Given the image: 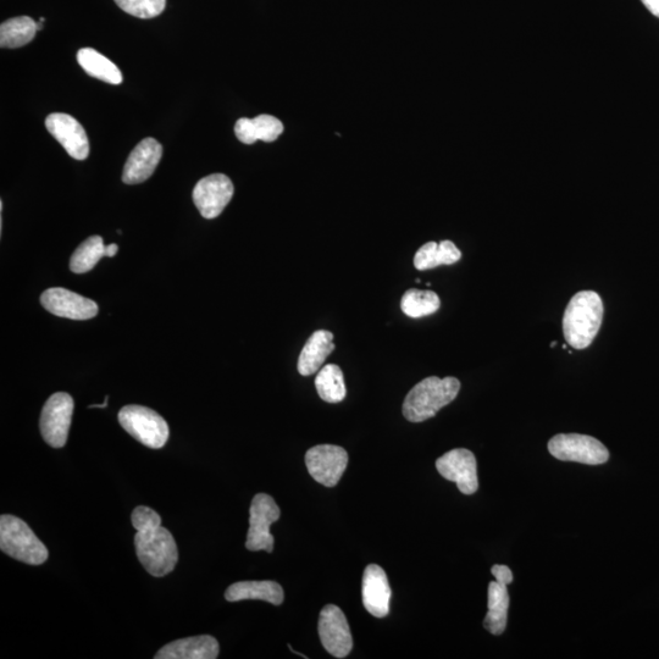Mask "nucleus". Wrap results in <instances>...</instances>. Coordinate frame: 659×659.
I'll use <instances>...</instances> for the list:
<instances>
[{
	"label": "nucleus",
	"instance_id": "f257e3e1",
	"mask_svg": "<svg viewBox=\"0 0 659 659\" xmlns=\"http://www.w3.org/2000/svg\"><path fill=\"white\" fill-rule=\"evenodd\" d=\"M131 522L137 533L135 547L138 561L155 578L170 574L179 561L174 536L162 526V517L152 508L140 506L132 512Z\"/></svg>",
	"mask_w": 659,
	"mask_h": 659
},
{
	"label": "nucleus",
	"instance_id": "f03ea898",
	"mask_svg": "<svg viewBox=\"0 0 659 659\" xmlns=\"http://www.w3.org/2000/svg\"><path fill=\"white\" fill-rule=\"evenodd\" d=\"M603 302L595 291H581L568 304L563 318V334L569 346L585 350L601 329Z\"/></svg>",
	"mask_w": 659,
	"mask_h": 659
},
{
	"label": "nucleus",
	"instance_id": "7ed1b4c3",
	"mask_svg": "<svg viewBox=\"0 0 659 659\" xmlns=\"http://www.w3.org/2000/svg\"><path fill=\"white\" fill-rule=\"evenodd\" d=\"M461 382L448 376L440 379L430 376L409 391L403 403L404 418L412 423H422L435 417L443 407L456 400Z\"/></svg>",
	"mask_w": 659,
	"mask_h": 659
},
{
	"label": "nucleus",
	"instance_id": "20e7f679",
	"mask_svg": "<svg viewBox=\"0 0 659 659\" xmlns=\"http://www.w3.org/2000/svg\"><path fill=\"white\" fill-rule=\"evenodd\" d=\"M0 550L5 555L30 566H41L49 553L29 525L15 515L0 518Z\"/></svg>",
	"mask_w": 659,
	"mask_h": 659
},
{
	"label": "nucleus",
	"instance_id": "39448f33",
	"mask_svg": "<svg viewBox=\"0 0 659 659\" xmlns=\"http://www.w3.org/2000/svg\"><path fill=\"white\" fill-rule=\"evenodd\" d=\"M119 423L134 439L153 450L169 440V425L162 415L143 406H126L119 413Z\"/></svg>",
	"mask_w": 659,
	"mask_h": 659
},
{
	"label": "nucleus",
	"instance_id": "423d86ee",
	"mask_svg": "<svg viewBox=\"0 0 659 659\" xmlns=\"http://www.w3.org/2000/svg\"><path fill=\"white\" fill-rule=\"evenodd\" d=\"M548 451L563 462L600 465L608 462L609 452L595 437L580 434H559L548 442Z\"/></svg>",
	"mask_w": 659,
	"mask_h": 659
},
{
	"label": "nucleus",
	"instance_id": "0eeeda50",
	"mask_svg": "<svg viewBox=\"0 0 659 659\" xmlns=\"http://www.w3.org/2000/svg\"><path fill=\"white\" fill-rule=\"evenodd\" d=\"M281 511L274 498L267 494L254 496L249 509V530L246 548L249 551H274V537L270 526L280 519Z\"/></svg>",
	"mask_w": 659,
	"mask_h": 659
},
{
	"label": "nucleus",
	"instance_id": "6e6552de",
	"mask_svg": "<svg viewBox=\"0 0 659 659\" xmlns=\"http://www.w3.org/2000/svg\"><path fill=\"white\" fill-rule=\"evenodd\" d=\"M74 414V400L69 393L58 392L49 397L41 414V434L43 440L53 448H62L68 441L71 420Z\"/></svg>",
	"mask_w": 659,
	"mask_h": 659
},
{
	"label": "nucleus",
	"instance_id": "1a4fd4ad",
	"mask_svg": "<svg viewBox=\"0 0 659 659\" xmlns=\"http://www.w3.org/2000/svg\"><path fill=\"white\" fill-rule=\"evenodd\" d=\"M306 465L312 478L326 487L340 483L348 465L345 448L335 445H319L310 448L306 454Z\"/></svg>",
	"mask_w": 659,
	"mask_h": 659
},
{
	"label": "nucleus",
	"instance_id": "9d476101",
	"mask_svg": "<svg viewBox=\"0 0 659 659\" xmlns=\"http://www.w3.org/2000/svg\"><path fill=\"white\" fill-rule=\"evenodd\" d=\"M318 630L321 644L331 656L346 658L350 655L353 639L350 625L341 608L328 605L321 609Z\"/></svg>",
	"mask_w": 659,
	"mask_h": 659
},
{
	"label": "nucleus",
	"instance_id": "9b49d317",
	"mask_svg": "<svg viewBox=\"0 0 659 659\" xmlns=\"http://www.w3.org/2000/svg\"><path fill=\"white\" fill-rule=\"evenodd\" d=\"M436 469L443 478L453 481L464 495H473L479 489L478 464L473 452L456 448L436 461Z\"/></svg>",
	"mask_w": 659,
	"mask_h": 659
},
{
	"label": "nucleus",
	"instance_id": "f8f14e48",
	"mask_svg": "<svg viewBox=\"0 0 659 659\" xmlns=\"http://www.w3.org/2000/svg\"><path fill=\"white\" fill-rule=\"evenodd\" d=\"M234 185L224 174L204 177L193 190V202L203 218L215 219L224 212L234 196Z\"/></svg>",
	"mask_w": 659,
	"mask_h": 659
},
{
	"label": "nucleus",
	"instance_id": "ddd939ff",
	"mask_svg": "<svg viewBox=\"0 0 659 659\" xmlns=\"http://www.w3.org/2000/svg\"><path fill=\"white\" fill-rule=\"evenodd\" d=\"M41 303L49 313L71 320H88L98 314L97 303L65 289H49L41 296Z\"/></svg>",
	"mask_w": 659,
	"mask_h": 659
},
{
	"label": "nucleus",
	"instance_id": "4468645a",
	"mask_svg": "<svg viewBox=\"0 0 659 659\" xmlns=\"http://www.w3.org/2000/svg\"><path fill=\"white\" fill-rule=\"evenodd\" d=\"M46 127L55 140L76 160H85L90 154V141L85 129L73 116L53 113L46 119Z\"/></svg>",
	"mask_w": 659,
	"mask_h": 659
},
{
	"label": "nucleus",
	"instance_id": "2eb2a0df",
	"mask_svg": "<svg viewBox=\"0 0 659 659\" xmlns=\"http://www.w3.org/2000/svg\"><path fill=\"white\" fill-rule=\"evenodd\" d=\"M162 157L163 147L154 138H146L138 143L125 164L123 173L125 184L138 185L147 181L154 174Z\"/></svg>",
	"mask_w": 659,
	"mask_h": 659
},
{
	"label": "nucleus",
	"instance_id": "dca6fc26",
	"mask_svg": "<svg viewBox=\"0 0 659 659\" xmlns=\"http://www.w3.org/2000/svg\"><path fill=\"white\" fill-rule=\"evenodd\" d=\"M391 587L385 570L378 564H370L364 570L362 597L365 609L376 618L390 613Z\"/></svg>",
	"mask_w": 659,
	"mask_h": 659
},
{
	"label": "nucleus",
	"instance_id": "f3484780",
	"mask_svg": "<svg viewBox=\"0 0 659 659\" xmlns=\"http://www.w3.org/2000/svg\"><path fill=\"white\" fill-rule=\"evenodd\" d=\"M219 642L210 635L193 636L170 642L155 659H215L219 656Z\"/></svg>",
	"mask_w": 659,
	"mask_h": 659
},
{
	"label": "nucleus",
	"instance_id": "a211bd4d",
	"mask_svg": "<svg viewBox=\"0 0 659 659\" xmlns=\"http://www.w3.org/2000/svg\"><path fill=\"white\" fill-rule=\"evenodd\" d=\"M335 350L334 334L326 330L315 331L303 347L298 358V371L303 376H310L321 368L326 358Z\"/></svg>",
	"mask_w": 659,
	"mask_h": 659
},
{
	"label": "nucleus",
	"instance_id": "6ab92c4d",
	"mask_svg": "<svg viewBox=\"0 0 659 659\" xmlns=\"http://www.w3.org/2000/svg\"><path fill=\"white\" fill-rule=\"evenodd\" d=\"M226 601L262 600L274 606L282 605L285 600L284 590L275 581H240L232 584L225 592Z\"/></svg>",
	"mask_w": 659,
	"mask_h": 659
},
{
	"label": "nucleus",
	"instance_id": "aec40b11",
	"mask_svg": "<svg viewBox=\"0 0 659 659\" xmlns=\"http://www.w3.org/2000/svg\"><path fill=\"white\" fill-rule=\"evenodd\" d=\"M284 132V125L274 116L263 114L254 119L242 118L237 121L235 134L245 145H253L257 141L274 142Z\"/></svg>",
	"mask_w": 659,
	"mask_h": 659
},
{
	"label": "nucleus",
	"instance_id": "412c9836",
	"mask_svg": "<svg viewBox=\"0 0 659 659\" xmlns=\"http://www.w3.org/2000/svg\"><path fill=\"white\" fill-rule=\"evenodd\" d=\"M506 584L491 581L489 585V611L484 628L492 635L505 633L508 622L509 594Z\"/></svg>",
	"mask_w": 659,
	"mask_h": 659
},
{
	"label": "nucleus",
	"instance_id": "4be33fe9",
	"mask_svg": "<svg viewBox=\"0 0 659 659\" xmlns=\"http://www.w3.org/2000/svg\"><path fill=\"white\" fill-rule=\"evenodd\" d=\"M461 258L462 252L452 241L428 242L415 254L414 267L420 271L430 270L456 264Z\"/></svg>",
	"mask_w": 659,
	"mask_h": 659
},
{
	"label": "nucleus",
	"instance_id": "5701e85b",
	"mask_svg": "<svg viewBox=\"0 0 659 659\" xmlns=\"http://www.w3.org/2000/svg\"><path fill=\"white\" fill-rule=\"evenodd\" d=\"M77 62L86 73L96 79L120 85L124 77L120 69L103 54L93 48H83L77 53Z\"/></svg>",
	"mask_w": 659,
	"mask_h": 659
},
{
	"label": "nucleus",
	"instance_id": "b1692460",
	"mask_svg": "<svg viewBox=\"0 0 659 659\" xmlns=\"http://www.w3.org/2000/svg\"><path fill=\"white\" fill-rule=\"evenodd\" d=\"M37 31V22L30 16L9 19L0 26V47H24L35 38Z\"/></svg>",
	"mask_w": 659,
	"mask_h": 659
},
{
	"label": "nucleus",
	"instance_id": "393cba45",
	"mask_svg": "<svg viewBox=\"0 0 659 659\" xmlns=\"http://www.w3.org/2000/svg\"><path fill=\"white\" fill-rule=\"evenodd\" d=\"M315 386L321 400L328 403H340L346 397L345 376L339 365L328 364L319 371Z\"/></svg>",
	"mask_w": 659,
	"mask_h": 659
},
{
	"label": "nucleus",
	"instance_id": "a878e982",
	"mask_svg": "<svg viewBox=\"0 0 659 659\" xmlns=\"http://www.w3.org/2000/svg\"><path fill=\"white\" fill-rule=\"evenodd\" d=\"M440 306V297L434 291L411 289L404 293L401 301L402 312L413 319L428 317L436 313Z\"/></svg>",
	"mask_w": 659,
	"mask_h": 659
},
{
	"label": "nucleus",
	"instance_id": "bb28decb",
	"mask_svg": "<svg viewBox=\"0 0 659 659\" xmlns=\"http://www.w3.org/2000/svg\"><path fill=\"white\" fill-rule=\"evenodd\" d=\"M105 257V246L101 236H92L82 242L71 257L70 269L75 274H85Z\"/></svg>",
	"mask_w": 659,
	"mask_h": 659
},
{
	"label": "nucleus",
	"instance_id": "cd10ccee",
	"mask_svg": "<svg viewBox=\"0 0 659 659\" xmlns=\"http://www.w3.org/2000/svg\"><path fill=\"white\" fill-rule=\"evenodd\" d=\"M125 13L140 19L157 18L166 7V0H115Z\"/></svg>",
	"mask_w": 659,
	"mask_h": 659
},
{
	"label": "nucleus",
	"instance_id": "c85d7f7f",
	"mask_svg": "<svg viewBox=\"0 0 659 659\" xmlns=\"http://www.w3.org/2000/svg\"><path fill=\"white\" fill-rule=\"evenodd\" d=\"M491 573L494 575L498 583L509 585L513 581L512 570L507 566H500V564H496V566L492 567Z\"/></svg>",
	"mask_w": 659,
	"mask_h": 659
},
{
	"label": "nucleus",
	"instance_id": "c756f323",
	"mask_svg": "<svg viewBox=\"0 0 659 659\" xmlns=\"http://www.w3.org/2000/svg\"><path fill=\"white\" fill-rule=\"evenodd\" d=\"M650 13L659 18V0H641Z\"/></svg>",
	"mask_w": 659,
	"mask_h": 659
},
{
	"label": "nucleus",
	"instance_id": "7c9ffc66",
	"mask_svg": "<svg viewBox=\"0 0 659 659\" xmlns=\"http://www.w3.org/2000/svg\"><path fill=\"white\" fill-rule=\"evenodd\" d=\"M118 251H119L118 245H115V243H113V245H109L105 247V257H115Z\"/></svg>",
	"mask_w": 659,
	"mask_h": 659
},
{
	"label": "nucleus",
	"instance_id": "2f4dec72",
	"mask_svg": "<svg viewBox=\"0 0 659 659\" xmlns=\"http://www.w3.org/2000/svg\"><path fill=\"white\" fill-rule=\"evenodd\" d=\"M108 400H109V397L107 396V397H105V400H104L103 404H92V406H90V408H107Z\"/></svg>",
	"mask_w": 659,
	"mask_h": 659
},
{
	"label": "nucleus",
	"instance_id": "473e14b6",
	"mask_svg": "<svg viewBox=\"0 0 659 659\" xmlns=\"http://www.w3.org/2000/svg\"><path fill=\"white\" fill-rule=\"evenodd\" d=\"M555 346H557V342H552L551 347H555Z\"/></svg>",
	"mask_w": 659,
	"mask_h": 659
}]
</instances>
